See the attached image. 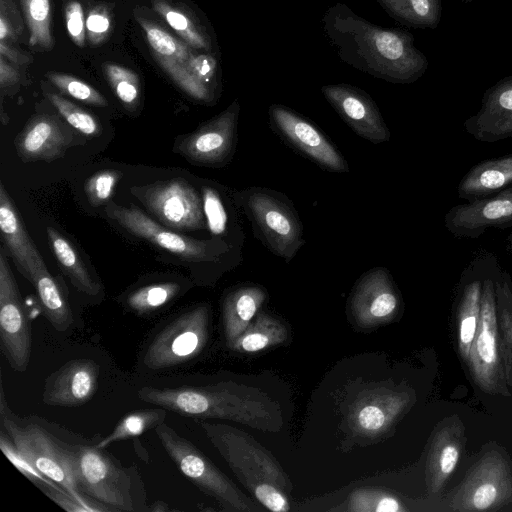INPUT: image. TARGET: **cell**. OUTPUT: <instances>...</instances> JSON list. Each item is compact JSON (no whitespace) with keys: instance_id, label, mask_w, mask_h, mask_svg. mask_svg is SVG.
Instances as JSON below:
<instances>
[{"instance_id":"cell-1","label":"cell","mask_w":512,"mask_h":512,"mask_svg":"<svg viewBox=\"0 0 512 512\" xmlns=\"http://www.w3.org/2000/svg\"><path fill=\"white\" fill-rule=\"evenodd\" d=\"M321 23L340 60L363 73L394 84H410L428 68L427 57L414 45L409 31L371 23L345 3L330 6Z\"/></svg>"},{"instance_id":"cell-2","label":"cell","mask_w":512,"mask_h":512,"mask_svg":"<svg viewBox=\"0 0 512 512\" xmlns=\"http://www.w3.org/2000/svg\"><path fill=\"white\" fill-rule=\"evenodd\" d=\"M137 397L186 417L230 420L265 432H278L283 425L277 401L259 389L234 382L177 388L144 386Z\"/></svg>"},{"instance_id":"cell-3","label":"cell","mask_w":512,"mask_h":512,"mask_svg":"<svg viewBox=\"0 0 512 512\" xmlns=\"http://www.w3.org/2000/svg\"><path fill=\"white\" fill-rule=\"evenodd\" d=\"M199 425L237 479L261 505L273 512L290 510L292 483L267 449L238 428L205 421Z\"/></svg>"},{"instance_id":"cell-4","label":"cell","mask_w":512,"mask_h":512,"mask_svg":"<svg viewBox=\"0 0 512 512\" xmlns=\"http://www.w3.org/2000/svg\"><path fill=\"white\" fill-rule=\"evenodd\" d=\"M254 234L274 255L289 263L305 244L303 224L292 201L266 187H248L234 195Z\"/></svg>"},{"instance_id":"cell-5","label":"cell","mask_w":512,"mask_h":512,"mask_svg":"<svg viewBox=\"0 0 512 512\" xmlns=\"http://www.w3.org/2000/svg\"><path fill=\"white\" fill-rule=\"evenodd\" d=\"M156 436L181 473L197 488L214 498L228 511H261L237 486L192 442L163 422L155 428Z\"/></svg>"},{"instance_id":"cell-6","label":"cell","mask_w":512,"mask_h":512,"mask_svg":"<svg viewBox=\"0 0 512 512\" xmlns=\"http://www.w3.org/2000/svg\"><path fill=\"white\" fill-rule=\"evenodd\" d=\"M75 481L84 494L116 511H135L132 479L103 449L63 446Z\"/></svg>"},{"instance_id":"cell-7","label":"cell","mask_w":512,"mask_h":512,"mask_svg":"<svg viewBox=\"0 0 512 512\" xmlns=\"http://www.w3.org/2000/svg\"><path fill=\"white\" fill-rule=\"evenodd\" d=\"M210 317L208 304L177 315L149 343L142 359L144 367L166 369L195 358L207 344Z\"/></svg>"},{"instance_id":"cell-8","label":"cell","mask_w":512,"mask_h":512,"mask_svg":"<svg viewBox=\"0 0 512 512\" xmlns=\"http://www.w3.org/2000/svg\"><path fill=\"white\" fill-rule=\"evenodd\" d=\"M1 423L18 450L39 472L82 502H89L80 491L66 458L64 447L42 427L31 423L20 425L9 413L1 385Z\"/></svg>"},{"instance_id":"cell-9","label":"cell","mask_w":512,"mask_h":512,"mask_svg":"<svg viewBox=\"0 0 512 512\" xmlns=\"http://www.w3.org/2000/svg\"><path fill=\"white\" fill-rule=\"evenodd\" d=\"M499 269V268H498ZM497 269V271H498ZM488 268L482 283L480 323L468 365L477 385L489 394L507 395L495 299V276Z\"/></svg>"},{"instance_id":"cell-10","label":"cell","mask_w":512,"mask_h":512,"mask_svg":"<svg viewBox=\"0 0 512 512\" xmlns=\"http://www.w3.org/2000/svg\"><path fill=\"white\" fill-rule=\"evenodd\" d=\"M105 211L108 217L134 235L188 261L217 263L232 252L230 247L219 239L199 241L175 233L156 223L134 205L126 208L110 202L106 205Z\"/></svg>"},{"instance_id":"cell-11","label":"cell","mask_w":512,"mask_h":512,"mask_svg":"<svg viewBox=\"0 0 512 512\" xmlns=\"http://www.w3.org/2000/svg\"><path fill=\"white\" fill-rule=\"evenodd\" d=\"M0 346L14 371H26L32 350L31 325L3 248L0 251Z\"/></svg>"},{"instance_id":"cell-12","label":"cell","mask_w":512,"mask_h":512,"mask_svg":"<svg viewBox=\"0 0 512 512\" xmlns=\"http://www.w3.org/2000/svg\"><path fill=\"white\" fill-rule=\"evenodd\" d=\"M512 501V476L498 451L486 453L465 478L451 500L457 511L499 509Z\"/></svg>"},{"instance_id":"cell-13","label":"cell","mask_w":512,"mask_h":512,"mask_svg":"<svg viewBox=\"0 0 512 512\" xmlns=\"http://www.w3.org/2000/svg\"><path fill=\"white\" fill-rule=\"evenodd\" d=\"M268 117L275 133L299 153L323 169L336 173L349 171L342 153L309 119L281 104L271 105Z\"/></svg>"},{"instance_id":"cell-14","label":"cell","mask_w":512,"mask_h":512,"mask_svg":"<svg viewBox=\"0 0 512 512\" xmlns=\"http://www.w3.org/2000/svg\"><path fill=\"white\" fill-rule=\"evenodd\" d=\"M136 196L165 225L180 230L207 226L202 197L185 179L156 182L136 189Z\"/></svg>"},{"instance_id":"cell-15","label":"cell","mask_w":512,"mask_h":512,"mask_svg":"<svg viewBox=\"0 0 512 512\" xmlns=\"http://www.w3.org/2000/svg\"><path fill=\"white\" fill-rule=\"evenodd\" d=\"M240 103L235 99L224 111L175 143L176 152L190 162L222 166L233 157L237 144Z\"/></svg>"},{"instance_id":"cell-16","label":"cell","mask_w":512,"mask_h":512,"mask_svg":"<svg viewBox=\"0 0 512 512\" xmlns=\"http://www.w3.org/2000/svg\"><path fill=\"white\" fill-rule=\"evenodd\" d=\"M146 35L152 55L167 75L192 98L210 102L213 94L209 86L193 74L191 63L195 56L186 42L176 39L157 23L136 17Z\"/></svg>"},{"instance_id":"cell-17","label":"cell","mask_w":512,"mask_h":512,"mask_svg":"<svg viewBox=\"0 0 512 512\" xmlns=\"http://www.w3.org/2000/svg\"><path fill=\"white\" fill-rule=\"evenodd\" d=\"M401 306L399 291L385 267L364 273L352 290L349 311L362 328H373L395 318Z\"/></svg>"},{"instance_id":"cell-18","label":"cell","mask_w":512,"mask_h":512,"mask_svg":"<svg viewBox=\"0 0 512 512\" xmlns=\"http://www.w3.org/2000/svg\"><path fill=\"white\" fill-rule=\"evenodd\" d=\"M444 224L455 237L469 239H477L491 228H512V185L490 196L453 206L446 212Z\"/></svg>"},{"instance_id":"cell-19","label":"cell","mask_w":512,"mask_h":512,"mask_svg":"<svg viewBox=\"0 0 512 512\" xmlns=\"http://www.w3.org/2000/svg\"><path fill=\"white\" fill-rule=\"evenodd\" d=\"M321 93L344 122L360 137L379 144L390 140V131L371 96L359 87L340 83L321 87Z\"/></svg>"},{"instance_id":"cell-20","label":"cell","mask_w":512,"mask_h":512,"mask_svg":"<svg viewBox=\"0 0 512 512\" xmlns=\"http://www.w3.org/2000/svg\"><path fill=\"white\" fill-rule=\"evenodd\" d=\"M99 375L100 366L92 359L70 360L47 376L42 400L58 407L83 405L96 393Z\"/></svg>"},{"instance_id":"cell-21","label":"cell","mask_w":512,"mask_h":512,"mask_svg":"<svg viewBox=\"0 0 512 512\" xmlns=\"http://www.w3.org/2000/svg\"><path fill=\"white\" fill-rule=\"evenodd\" d=\"M464 129L481 142L512 138V75L484 92L480 109L465 120Z\"/></svg>"},{"instance_id":"cell-22","label":"cell","mask_w":512,"mask_h":512,"mask_svg":"<svg viewBox=\"0 0 512 512\" xmlns=\"http://www.w3.org/2000/svg\"><path fill=\"white\" fill-rule=\"evenodd\" d=\"M73 131L50 115L31 118L15 138L16 151L23 162L53 161L72 146Z\"/></svg>"},{"instance_id":"cell-23","label":"cell","mask_w":512,"mask_h":512,"mask_svg":"<svg viewBox=\"0 0 512 512\" xmlns=\"http://www.w3.org/2000/svg\"><path fill=\"white\" fill-rule=\"evenodd\" d=\"M409 400L404 393L377 388L363 394L351 410L353 428L367 436L385 432L402 414Z\"/></svg>"},{"instance_id":"cell-24","label":"cell","mask_w":512,"mask_h":512,"mask_svg":"<svg viewBox=\"0 0 512 512\" xmlns=\"http://www.w3.org/2000/svg\"><path fill=\"white\" fill-rule=\"evenodd\" d=\"M0 230L2 240L20 274L28 281L45 263L11 201L3 183H0Z\"/></svg>"},{"instance_id":"cell-25","label":"cell","mask_w":512,"mask_h":512,"mask_svg":"<svg viewBox=\"0 0 512 512\" xmlns=\"http://www.w3.org/2000/svg\"><path fill=\"white\" fill-rule=\"evenodd\" d=\"M465 442L464 427L456 418L450 419L436 433L427 461V484L432 492L442 489L454 472Z\"/></svg>"},{"instance_id":"cell-26","label":"cell","mask_w":512,"mask_h":512,"mask_svg":"<svg viewBox=\"0 0 512 512\" xmlns=\"http://www.w3.org/2000/svg\"><path fill=\"white\" fill-rule=\"evenodd\" d=\"M267 296L264 287L254 284L235 287L225 295L222 322L229 347L248 328Z\"/></svg>"},{"instance_id":"cell-27","label":"cell","mask_w":512,"mask_h":512,"mask_svg":"<svg viewBox=\"0 0 512 512\" xmlns=\"http://www.w3.org/2000/svg\"><path fill=\"white\" fill-rule=\"evenodd\" d=\"M512 185V154L474 165L458 184V197L467 201L495 194Z\"/></svg>"},{"instance_id":"cell-28","label":"cell","mask_w":512,"mask_h":512,"mask_svg":"<svg viewBox=\"0 0 512 512\" xmlns=\"http://www.w3.org/2000/svg\"><path fill=\"white\" fill-rule=\"evenodd\" d=\"M489 255L490 254L479 257V265L476 276H474L475 261L473 260L471 262L473 276L464 285L459 301L458 348L461 357L465 362H468L469 360L472 344L476 337L480 323L482 283L485 276H482V273L487 265Z\"/></svg>"},{"instance_id":"cell-29","label":"cell","mask_w":512,"mask_h":512,"mask_svg":"<svg viewBox=\"0 0 512 512\" xmlns=\"http://www.w3.org/2000/svg\"><path fill=\"white\" fill-rule=\"evenodd\" d=\"M29 282L35 288L42 312L51 326L59 332L68 330L74 322L72 310L46 265L37 269Z\"/></svg>"},{"instance_id":"cell-30","label":"cell","mask_w":512,"mask_h":512,"mask_svg":"<svg viewBox=\"0 0 512 512\" xmlns=\"http://www.w3.org/2000/svg\"><path fill=\"white\" fill-rule=\"evenodd\" d=\"M288 338L289 330L284 322L268 313L259 312L230 348L241 353H256L284 344Z\"/></svg>"},{"instance_id":"cell-31","label":"cell","mask_w":512,"mask_h":512,"mask_svg":"<svg viewBox=\"0 0 512 512\" xmlns=\"http://www.w3.org/2000/svg\"><path fill=\"white\" fill-rule=\"evenodd\" d=\"M51 246L57 261L73 286L85 295L96 297L102 293V286L95 281L72 244L52 227H47Z\"/></svg>"},{"instance_id":"cell-32","label":"cell","mask_w":512,"mask_h":512,"mask_svg":"<svg viewBox=\"0 0 512 512\" xmlns=\"http://www.w3.org/2000/svg\"><path fill=\"white\" fill-rule=\"evenodd\" d=\"M495 299L505 381L512 390V281L500 269L495 278Z\"/></svg>"},{"instance_id":"cell-33","label":"cell","mask_w":512,"mask_h":512,"mask_svg":"<svg viewBox=\"0 0 512 512\" xmlns=\"http://www.w3.org/2000/svg\"><path fill=\"white\" fill-rule=\"evenodd\" d=\"M398 23L416 29H435L441 20L442 0H376Z\"/></svg>"},{"instance_id":"cell-34","label":"cell","mask_w":512,"mask_h":512,"mask_svg":"<svg viewBox=\"0 0 512 512\" xmlns=\"http://www.w3.org/2000/svg\"><path fill=\"white\" fill-rule=\"evenodd\" d=\"M201 197L207 227L216 239L225 242L230 247L228 236L231 233L240 238H245L236 218V212L229 210V203L217 188L207 185L202 186Z\"/></svg>"},{"instance_id":"cell-35","label":"cell","mask_w":512,"mask_h":512,"mask_svg":"<svg viewBox=\"0 0 512 512\" xmlns=\"http://www.w3.org/2000/svg\"><path fill=\"white\" fill-rule=\"evenodd\" d=\"M167 409L157 408L142 409L125 415L114 427V429L96 445L104 449L110 444L128 438L139 436L144 432L155 429L164 422L167 416Z\"/></svg>"},{"instance_id":"cell-36","label":"cell","mask_w":512,"mask_h":512,"mask_svg":"<svg viewBox=\"0 0 512 512\" xmlns=\"http://www.w3.org/2000/svg\"><path fill=\"white\" fill-rule=\"evenodd\" d=\"M154 10L167 24L192 48L211 52L212 42L205 31L181 10L171 6L165 0H152Z\"/></svg>"},{"instance_id":"cell-37","label":"cell","mask_w":512,"mask_h":512,"mask_svg":"<svg viewBox=\"0 0 512 512\" xmlns=\"http://www.w3.org/2000/svg\"><path fill=\"white\" fill-rule=\"evenodd\" d=\"M29 30V45L43 50L54 46L51 34L50 0H20Z\"/></svg>"},{"instance_id":"cell-38","label":"cell","mask_w":512,"mask_h":512,"mask_svg":"<svg viewBox=\"0 0 512 512\" xmlns=\"http://www.w3.org/2000/svg\"><path fill=\"white\" fill-rule=\"evenodd\" d=\"M180 292L175 282L156 283L140 287L130 293L125 300L126 306L137 314L157 311L169 303Z\"/></svg>"},{"instance_id":"cell-39","label":"cell","mask_w":512,"mask_h":512,"mask_svg":"<svg viewBox=\"0 0 512 512\" xmlns=\"http://www.w3.org/2000/svg\"><path fill=\"white\" fill-rule=\"evenodd\" d=\"M349 510L356 512L405 511L401 502L391 494L374 489L355 490L348 501Z\"/></svg>"},{"instance_id":"cell-40","label":"cell","mask_w":512,"mask_h":512,"mask_svg":"<svg viewBox=\"0 0 512 512\" xmlns=\"http://www.w3.org/2000/svg\"><path fill=\"white\" fill-rule=\"evenodd\" d=\"M103 69L118 99L128 106L134 105L140 95L138 76L132 70L115 63H105Z\"/></svg>"},{"instance_id":"cell-41","label":"cell","mask_w":512,"mask_h":512,"mask_svg":"<svg viewBox=\"0 0 512 512\" xmlns=\"http://www.w3.org/2000/svg\"><path fill=\"white\" fill-rule=\"evenodd\" d=\"M47 97L70 126L88 136H98L100 134V123L92 114L60 95L48 93Z\"/></svg>"},{"instance_id":"cell-42","label":"cell","mask_w":512,"mask_h":512,"mask_svg":"<svg viewBox=\"0 0 512 512\" xmlns=\"http://www.w3.org/2000/svg\"><path fill=\"white\" fill-rule=\"evenodd\" d=\"M46 77L63 93L90 105L104 107L108 105L106 98L95 88L74 76L49 72Z\"/></svg>"},{"instance_id":"cell-43","label":"cell","mask_w":512,"mask_h":512,"mask_svg":"<svg viewBox=\"0 0 512 512\" xmlns=\"http://www.w3.org/2000/svg\"><path fill=\"white\" fill-rule=\"evenodd\" d=\"M0 448L4 455L11 461L15 468H17L24 476L30 481L42 488L50 486L57 489H62L54 481L39 472L18 450L12 439L8 434L1 431L0 433Z\"/></svg>"},{"instance_id":"cell-44","label":"cell","mask_w":512,"mask_h":512,"mask_svg":"<svg viewBox=\"0 0 512 512\" xmlns=\"http://www.w3.org/2000/svg\"><path fill=\"white\" fill-rule=\"evenodd\" d=\"M122 173L117 170H102L93 174L85 183L86 196L93 206L105 204L113 195Z\"/></svg>"},{"instance_id":"cell-45","label":"cell","mask_w":512,"mask_h":512,"mask_svg":"<svg viewBox=\"0 0 512 512\" xmlns=\"http://www.w3.org/2000/svg\"><path fill=\"white\" fill-rule=\"evenodd\" d=\"M43 492L57 505L67 511L71 512H99V511H110L111 508L103 506L104 504L98 502H82L76 499L74 496L64 491L63 489H57L50 486H44L41 488Z\"/></svg>"},{"instance_id":"cell-46","label":"cell","mask_w":512,"mask_h":512,"mask_svg":"<svg viewBox=\"0 0 512 512\" xmlns=\"http://www.w3.org/2000/svg\"><path fill=\"white\" fill-rule=\"evenodd\" d=\"M111 30V16L105 6H96L86 18V32L91 44L104 42Z\"/></svg>"},{"instance_id":"cell-47","label":"cell","mask_w":512,"mask_h":512,"mask_svg":"<svg viewBox=\"0 0 512 512\" xmlns=\"http://www.w3.org/2000/svg\"><path fill=\"white\" fill-rule=\"evenodd\" d=\"M66 27L71 40L79 47L85 45L86 20L82 5L77 1H71L66 6Z\"/></svg>"},{"instance_id":"cell-48","label":"cell","mask_w":512,"mask_h":512,"mask_svg":"<svg viewBox=\"0 0 512 512\" xmlns=\"http://www.w3.org/2000/svg\"><path fill=\"white\" fill-rule=\"evenodd\" d=\"M191 70L196 78L210 87V83L216 75L217 60L209 52L196 53L191 63Z\"/></svg>"},{"instance_id":"cell-49","label":"cell","mask_w":512,"mask_h":512,"mask_svg":"<svg viewBox=\"0 0 512 512\" xmlns=\"http://www.w3.org/2000/svg\"><path fill=\"white\" fill-rule=\"evenodd\" d=\"M8 1L1 0V12H0V40L5 41H16L17 29L13 25V22L9 15Z\"/></svg>"},{"instance_id":"cell-50","label":"cell","mask_w":512,"mask_h":512,"mask_svg":"<svg viewBox=\"0 0 512 512\" xmlns=\"http://www.w3.org/2000/svg\"><path fill=\"white\" fill-rule=\"evenodd\" d=\"M20 79L19 72L5 61L0 55V85L1 88L16 84Z\"/></svg>"},{"instance_id":"cell-51","label":"cell","mask_w":512,"mask_h":512,"mask_svg":"<svg viewBox=\"0 0 512 512\" xmlns=\"http://www.w3.org/2000/svg\"><path fill=\"white\" fill-rule=\"evenodd\" d=\"M0 55L9 59L15 64H23L28 61L27 57L16 49L12 48L9 43L0 40Z\"/></svg>"},{"instance_id":"cell-52","label":"cell","mask_w":512,"mask_h":512,"mask_svg":"<svg viewBox=\"0 0 512 512\" xmlns=\"http://www.w3.org/2000/svg\"><path fill=\"white\" fill-rule=\"evenodd\" d=\"M151 510L152 511H167V510H169V508L163 502H155L152 505Z\"/></svg>"},{"instance_id":"cell-53","label":"cell","mask_w":512,"mask_h":512,"mask_svg":"<svg viewBox=\"0 0 512 512\" xmlns=\"http://www.w3.org/2000/svg\"><path fill=\"white\" fill-rule=\"evenodd\" d=\"M507 248L512 253V231L509 233L507 237Z\"/></svg>"},{"instance_id":"cell-54","label":"cell","mask_w":512,"mask_h":512,"mask_svg":"<svg viewBox=\"0 0 512 512\" xmlns=\"http://www.w3.org/2000/svg\"><path fill=\"white\" fill-rule=\"evenodd\" d=\"M473 1H475V0H461V2H462L463 4H468V3H471V2H473Z\"/></svg>"}]
</instances>
